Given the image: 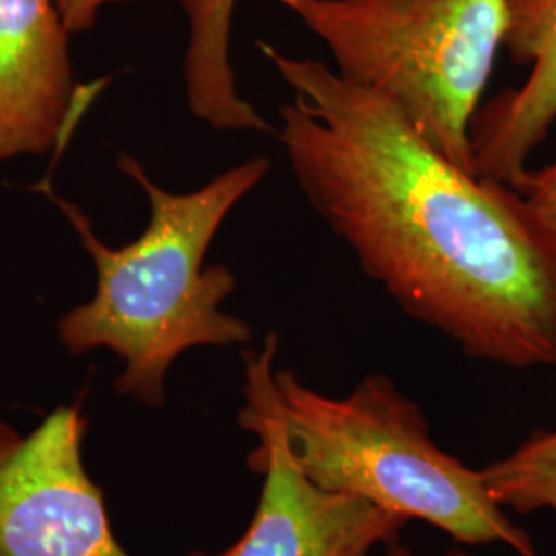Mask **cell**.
I'll return each instance as SVG.
<instances>
[{
    "label": "cell",
    "instance_id": "cell-1",
    "mask_svg": "<svg viewBox=\"0 0 556 556\" xmlns=\"http://www.w3.org/2000/svg\"><path fill=\"white\" fill-rule=\"evenodd\" d=\"M258 48L293 91L277 130L291 174L361 270L466 357L556 367V236L530 202L330 64Z\"/></svg>",
    "mask_w": 556,
    "mask_h": 556
},
{
    "label": "cell",
    "instance_id": "cell-2",
    "mask_svg": "<svg viewBox=\"0 0 556 556\" xmlns=\"http://www.w3.org/2000/svg\"><path fill=\"white\" fill-rule=\"evenodd\" d=\"M118 169L135 179L149 200V225L124 248L105 245L83 208L62 199L46 178L36 186L73 225L96 264V293L68 309L56 332L73 355L110 351L122 361L114 383L119 396L147 408L165 406L167 376L184 353L200 346H243L254 330L223 309L238 278L223 266H204L223 220L270 174L268 157H252L192 192L157 186L132 155Z\"/></svg>",
    "mask_w": 556,
    "mask_h": 556
},
{
    "label": "cell",
    "instance_id": "cell-3",
    "mask_svg": "<svg viewBox=\"0 0 556 556\" xmlns=\"http://www.w3.org/2000/svg\"><path fill=\"white\" fill-rule=\"evenodd\" d=\"M275 404L299 470L319 489L425 521L466 546L540 556L480 470L439 447L420 406L390 376L369 374L346 396H326L275 369Z\"/></svg>",
    "mask_w": 556,
    "mask_h": 556
},
{
    "label": "cell",
    "instance_id": "cell-4",
    "mask_svg": "<svg viewBox=\"0 0 556 556\" xmlns=\"http://www.w3.org/2000/svg\"><path fill=\"white\" fill-rule=\"evenodd\" d=\"M338 75L392 103L422 139L477 174L472 122L505 46L507 0H278Z\"/></svg>",
    "mask_w": 556,
    "mask_h": 556
},
{
    "label": "cell",
    "instance_id": "cell-5",
    "mask_svg": "<svg viewBox=\"0 0 556 556\" xmlns=\"http://www.w3.org/2000/svg\"><path fill=\"white\" fill-rule=\"evenodd\" d=\"M278 337L243 353V404L239 427L256 438L248 468L262 477L258 505L245 532L220 553L186 556H369L396 542L404 517L376 505L330 493L299 470L275 404Z\"/></svg>",
    "mask_w": 556,
    "mask_h": 556
},
{
    "label": "cell",
    "instance_id": "cell-6",
    "mask_svg": "<svg viewBox=\"0 0 556 556\" xmlns=\"http://www.w3.org/2000/svg\"><path fill=\"white\" fill-rule=\"evenodd\" d=\"M87 417L60 404L31 431L0 418V556H132L85 462Z\"/></svg>",
    "mask_w": 556,
    "mask_h": 556
},
{
    "label": "cell",
    "instance_id": "cell-7",
    "mask_svg": "<svg viewBox=\"0 0 556 556\" xmlns=\"http://www.w3.org/2000/svg\"><path fill=\"white\" fill-rule=\"evenodd\" d=\"M68 31L54 0H0V161L40 157L79 118Z\"/></svg>",
    "mask_w": 556,
    "mask_h": 556
},
{
    "label": "cell",
    "instance_id": "cell-8",
    "mask_svg": "<svg viewBox=\"0 0 556 556\" xmlns=\"http://www.w3.org/2000/svg\"><path fill=\"white\" fill-rule=\"evenodd\" d=\"M505 50L530 73L480 105L472 122L478 176L514 184L556 124V0H507Z\"/></svg>",
    "mask_w": 556,
    "mask_h": 556
},
{
    "label": "cell",
    "instance_id": "cell-9",
    "mask_svg": "<svg viewBox=\"0 0 556 556\" xmlns=\"http://www.w3.org/2000/svg\"><path fill=\"white\" fill-rule=\"evenodd\" d=\"M181 7L188 20L181 73L192 116L215 130L277 135V128L239 96L229 52L238 0H181Z\"/></svg>",
    "mask_w": 556,
    "mask_h": 556
},
{
    "label": "cell",
    "instance_id": "cell-10",
    "mask_svg": "<svg viewBox=\"0 0 556 556\" xmlns=\"http://www.w3.org/2000/svg\"><path fill=\"white\" fill-rule=\"evenodd\" d=\"M489 493L507 511L556 514V429H538L509 456L480 470Z\"/></svg>",
    "mask_w": 556,
    "mask_h": 556
},
{
    "label": "cell",
    "instance_id": "cell-11",
    "mask_svg": "<svg viewBox=\"0 0 556 556\" xmlns=\"http://www.w3.org/2000/svg\"><path fill=\"white\" fill-rule=\"evenodd\" d=\"M511 188L530 202L538 217L556 236V161L536 172L528 169Z\"/></svg>",
    "mask_w": 556,
    "mask_h": 556
},
{
    "label": "cell",
    "instance_id": "cell-12",
    "mask_svg": "<svg viewBox=\"0 0 556 556\" xmlns=\"http://www.w3.org/2000/svg\"><path fill=\"white\" fill-rule=\"evenodd\" d=\"M54 2L68 36H77L96 27L103 7L119 4V2H135V0H54Z\"/></svg>",
    "mask_w": 556,
    "mask_h": 556
},
{
    "label": "cell",
    "instance_id": "cell-13",
    "mask_svg": "<svg viewBox=\"0 0 556 556\" xmlns=\"http://www.w3.org/2000/svg\"><path fill=\"white\" fill-rule=\"evenodd\" d=\"M383 556H420L415 553V551H410L408 546H404V544H400V542H390V544H386V555ZM441 556H472L470 553H466V551H462V548H454V551H447L445 555Z\"/></svg>",
    "mask_w": 556,
    "mask_h": 556
}]
</instances>
